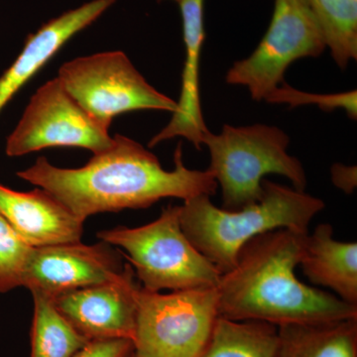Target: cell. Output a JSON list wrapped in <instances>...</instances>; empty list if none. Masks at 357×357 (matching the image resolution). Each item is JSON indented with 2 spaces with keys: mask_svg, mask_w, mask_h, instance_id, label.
<instances>
[{
  "mask_svg": "<svg viewBox=\"0 0 357 357\" xmlns=\"http://www.w3.org/2000/svg\"><path fill=\"white\" fill-rule=\"evenodd\" d=\"M129 357H137V356H134V352H133V354H131V356Z\"/></svg>",
  "mask_w": 357,
  "mask_h": 357,
  "instance_id": "obj_24",
  "label": "cell"
},
{
  "mask_svg": "<svg viewBox=\"0 0 357 357\" xmlns=\"http://www.w3.org/2000/svg\"><path fill=\"white\" fill-rule=\"evenodd\" d=\"M109 129L69 95L58 77L37 89L20 122L7 137V156L49 147H79L100 153L112 146Z\"/></svg>",
  "mask_w": 357,
  "mask_h": 357,
  "instance_id": "obj_9",
  "label": "cell"
},
{
  "mask_svg": "<svg viewBox=\"0 0 357 357\" xmlns=\"http://www.w3.org/2000/svg\"><path fill=\"white\" fill-rule=\"evenodd\" d=\"M307 234L279 229L244 244L215 287L218 316L277 326L357 319V306L296 276Z\"/></svg>",
  "mask_w": 357,
  "mask_h": 357,
  "instance_id": "obj_2",
  "label": "cell"
},
{
  "mask_svg": "<svg viewBox=\"0 0 357 357\" xmlns=\"http://www.w3.org/2000/svg\"><path fill=\"white\" fill-rule=\"evenodd\" d=\"M289 144L287 133L265 124H225L220 134L208 131L203 138L211 156L206 170L222 189V208L241 210L259 201L263 178L269 174L284 176L294 189L306 192V172L300 160L288 154Z\"/></svg>",
  "mask_w": 357,
  "mask_h": 357,
  "instance_id": "obj_4",
  "label": "cell"
},
{
  "mask_svg": "<svg viewBox=\"0 0 357 357\" xmlns=\"http://www.w3.org/2000/svg\"><path fill=\"white\" fill-rule=\"evenodd\" d=\"M115 0H91L45 23L26 39L13 65L0 77V112L70 39L100 18Z\"/></svg>",
  "mask_w": 357,
  "mask_h": 357,
  "instance_id": "obj_13",
  "label": "cell"
},
{
  "mask_svg": "<svg viewBox=\"0 0 357 357\" xmlns=\"http://www.w3.org/2000/svg\"><path fill=\"white\" fill-rule=\"evenodd\" d=\"M259 201L237 211L218 208L206 195L184 201L180 222L192 245L220 274L236 265L239 251L255 237L279 229L307 234L323 199L306 192L262 181Z\"/></svg>",
  "mask_w": 357,
  "mask_h": 357,
  "instance_id": "obj_3",
  "label": "cell"
},
{
  "mask_svg": "<svg viewBox=\"0 0 357 357\" xmlns=\"http://www.w3.org/2000/svg\"><path fill=\"white\" fill-rule=\"evenodd\" d=\"M133 352L132 340L126 338L89 340L73 357H129Z\"/></svg>",
  "mask_w": 357,
  "mask_h": 357,
  "instance_id": "obj_22",
  "label": "cell"
},
{
  "mask_svg": "<svg viewBox=\"0 0 357 357\" xmlns=\"http://www.w3.org/2000/svg\"><path fill=\"white\" fill-rule=\"evenodd\" d=\"M326 48L325 37L307 0H275L269 28L249 57L234 63L227 84L248 89L255 102L268 98L284 83L289 66L316 58Z\"/></svg>",
  "mask_w": 357,
  "mask_h": 357,
  "instance_id": "obj_8",
  "label": "cell"
},
{
  "mask_svg": "<svg viewBox=\"0 0 357 357\" xmlns=\"http://www.w3.org/2000/svg\"><path fill=\"white\" fill-rule=\"evenodd\" d=\"M174 1L178 2H178L181 1V0H174Z\"/></svg>",
  "mask_w": 357,
  "mask_h": 357,
  "instance_id": "obj_25",
  "label": "cell"
},
{
  "mask_svg": "<svg viewBox=\"0 0 357 357\" xmlns=\"http://www.w3.org/2000/svg\"><path fill=\"white\" fill-rule=\"evenodd\" d=\"M277 345L278 326L218 316L208 342L197 357H275Z\"/></svg>",
  "mask_w": 357,
  "mask_h": 357,
  "instance_id": "obj_17",
  "label": "cell"
},
{
  "mask_svg": "<svg viewBox=\"0 0 357 357\" xmlns=\"http://www.w3.org/2000/svg\"><path fill=\"white\" fill-rule=\"evenodd\" d=\"M180 210L169 204L146 225L100 230L96 236L126 251L141 287L148 291L217 287L222 274L185 236Z\"/></svg>",
  "mask_w": 357,
  "mask_h": 357,
  "instance_id": "obj_5",
  "label": "cell"
},
{
  "mask_svg": "<svg viewBox=\"0 0 357 357\" xmlns=\"http://www.w3.org/2000/svg\"><path fill=\"white\" fill-rule=\"evenodd\" d=\"M166 171L156 155L137 141L116 134L112 146L93 154L86 165L59 168L40 157L18 177L50 192L79 220L126 208H146L166 198L213 196L218 183L210 171L192 170L183 161L182 143Z\"/></svg>",
  "mask_w": 357,
  "mask_h": 357,
  "instance_id": "obj_1",
  "label": "cell"
},
{
  "mask_svg": "<svg viewBox=\"0 0 357 357\" xmlns=\"http://www.w3.org/2000/svg\"><path fill=\"white\" fill-rule=\"evenodd\" d=\"M141 286L130 263L112 280L61 294L59 311L89 340H134Z\"/></svg>",
  "mask_w": 357,
  "mask_h": 357,
  "instance_id": "obj_10",
  "label": "cell"
},
{
  "mask_svg": "<svg viewBox=\"0 0 357 357\" xmlns=\"http://www.w3.org/2000/svg\"><path fill=\"white\" fill-rule=\"evenodd\" d=\"M0 215L33 248L79 243L84 222L42 188L17 192L0 184Z\"/></svg>",
  "mask_w": 357,
  "mask_h": 357,
  "instance_id": "obj_14",
  "label": "cell"
},
{
  "mask_svg": "<svg viewBox=\"0 0 357 357\" xmlns=\"http://www.w3.org/2000/svg\"><path fill=\"white\" fill-rule=\"evenodd\" d=\"M332 178L333 184L347 194H351L356 187V167L337 164L332 168Z\"/></svg>",
  "mask_w": 357,
  "mask_h": 357,
  "instance_id": "obj_23",
  "label": "cell"
},
{
  "mask_svg": "<svg viewBox=\"0 0 357 357\" xmlns=\"http://www.w3.org/2000/svg\"><path fill=\"white\" fill-rule=\"evenodd\" d=\"M31 357H73L89 340L59 311L53 298L31 292Z\"/></svg>",
  "mask_w": 357,
  "mask_h": 357,
  "instance_id": "obj_18",
  "label": "cell"
},
{
  "mask_svg": "<svg viewBox=\"0 0 357 357\" xmlns=\"http://www.w3.org/2000/svg\"><path fill=\"white\" fill-rule=\"evenodd\" d=\"M266 102L287 103L295 107L303 105H317L325 112H333L335 109H344L351 119L357 117L356 91L333 95H312L293 89L285 83L281 84L268 98Z\"/></svg>",
  "mask_w": 357,
  "mask_h": 357,
  "instance_id": "obj_21",
  "label": "cell"
},
{
  "mask_svg": "<svg viewBox=\"0 0 357 357\" xmlns=\"http://www.w3.org/2000/svg\"><path fill=\"white\" fill-rule=\"evenodd\" d=\"M335 64L347 70L357 59V0H307Z\"/></svg>",
  "mask_w": 357,
  "mask_h": 357,
  "instance_id": "obj_19",
  "label": "cell"
},
{
  "mask_svg": "<svg viewBox=\"0 0 357 357\" xmlns=\"http://www.w3.org/2000/svg\"><path fill=\"white\" fill-rule=\"evenodd\" d=\"M300 265L314 285L357 306V243L335 241L332 225L321 223L307 234Z\"/></svg>",
  "mask_w": 357,
  "mask_h": 357,
  "instance_id": "obj_15",
  "label": "cell"
},
{
  "mask_svg": "<svg viewBox=\"0 0 357 357\" xmlns=\"http://www.w3.org/2000/svg\"><path fill=\"white\" fill-rule=\"evenodd\" d=\"M58 79L93 119L109 128L115 116L138 110L173 112L177 102L160 93L121 51L79 57L61 66Z\"/></svg>",
  "mask_w": 357,
  "mask_h": 357,
  "instance_id": "obj_7",
  "label": "cell"
},
{
  "mask_svg": "<svg viewBox=\"0 0 357 357\" xmlns=\"http://www.w3.org/2000/svg\"><path fill=\"white\" fill-rule=\"evenodd\" d=\"M178 4L185 52L180 98L170 122L150 140L148 146L183 137L199 150L204 136L210 131L204 122L199 98V61L206 39L204 0H181Z\"/></svg>",
  "mask_w": 357,
  "mask_h": 357,
  "instance_id": "obj_12",
  "label": "cell"
},
{
  "mask_svg": "<svg viewBox=\"0 0 357 357\" xmlns=\"http://www.w3.org/2000/svg\"><path fill=\"white\" fill-rule=\"evenodd\" d=\"M121 257L107 243H79L33 248L26 267L23 287L56 298L112 280L123 269Z\"/></svg>",
  "mask_w": 357,
  "mask_h": 357,
  "instance_id": "obj_11",
  "label": "cell"
},
{
  "mask_svg": "<svg viewBox=\"0 0 357 357\" xmlns=\"http://www.w3.org/2000/svg\"><path fill=\"white\" fill-rule=\"evenodd\" d=\"M218 317L217 289L137 294L134 356L197 357Z\"/></svg>",
  "mask_w": 357,
  "mask_h": 357,
  "instance_id": "obj_6",
  "label": "cell"
},
{
  "mask_svg": "<svg viewBox=\"0 0 357 357\" xmlns=\"http://www.w3.org/2000/svg\"><path fill=\"white\" fill-rule=\"evenodd\" d=\"M33 248L0 215V293L23 287Z\"/></svg>",
  "mask_w": 357,
  "mask_h": 357,
  "instance_id": "obj_20",
  "label": "cell"
},
{
  "mask_svg": "<svg viewBox=\"0 0 357 357\" xmlns=\"http://www.w3.org/2000/svg\"><path fill=\"white\" fill-rule=\"evenodd\" d=\"M275 357H357V319L279 326Z\"/></svg>",
  "mask_w": 357,
  "mask_h": 357,
  "instance_id": "obj_16",
  "label": "cell"
}]
</instances>
